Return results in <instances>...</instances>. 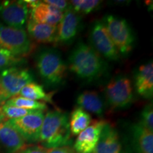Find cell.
Segmentation results:
<instances>
[{"mask_svg": "<svg viewBox=\"0 0 153 153\" xmlns=\"http://www.w3.org/2000/svg\"><path fill=\"white\" fill-rule=\"evenodd\" d=\"M26 63V57L17 56L0 48V71L13 67H21Z\"/></svg>", "mask_w": 153, "mask_h": 153, "instance_id": "24", "label": "cell"}, {"mask_svg": "<svg viewBox=\"0 0 153 153\" xmlns=\"http://www.w3.org/2000/svg\"><path fill=\"white\" fill-rule=\"evenodd\" d=\"M89 40L91 46L104 59L114 62L120 59V53L111 39L102 20H97L93 23Z\"/></svg>", "mask_w": 153, "mask_h": 153, "instance_id": "9", "label": "cell"}, {"mask_svg": "<svg viewBox=\"0 0 153 153\" xmlns=\"http://www.w3.org/2000/svg\"><path fill=\"white\" fill-rule=\"evenodd\" d=\"M0 18L8 26L24 28L29 18V8L25 1H0Z\"/></svg>", "mask_w": 153, "mask_h": 153, "instance_id": "11", "label": "cell"}, {"mask_svg": "<svg viewBox=\"0 0 153 153\" xmlns=\"http://www.w3.org/2000/svg\"><path fill=\"white\" fill-rule=\"evenodd\" d=\"M26 24L27 33L30 40L43 44L56 43L57 26L36 22L29 18Z\"/></svg>", "mask_w": 153, "mask_h": 153, "instance_id": "18", "label": "cell"}, {"mask_svg": "<svg viewBox=\"0 0 153 153\" xmlns=\"http://www.w3.org/2000/svg\"><path fill=\"white\" fill-rule=\"evenodd\" d=\"M105 98L112 110H123L133 102V87L131 80L123 74L115 76L105 87Z\"/></svg>", "mask_w": 153, "mask_h": 153, "instance_id": "4", "label": "cell"}, {"mask_svg": "<svg viewBox=\"0 0 153 153\" xmlns=\"http://www.w3.org/2000/svg\"><path fill=\"white\" fill-rule=\"evenodd\" d=\"M55 92H45L43 87L36 82L28 84L22 88L18 96L33 101H43V102L53 104V96Z\"/></svg>", "mask_w": 153, "mask_h": 153, "instance_id": "21", "label": "cell"}, {"mask_svg": "<svg viewBox=\"0 0 153 153\" xmlns=\"http://www.w3.org/2000/svg\"><path fill=\"white\" fill-rule=\"evenodd\" d=\"M106 121L94 120L85 130L77 135L73 149L76 153H93Z\"/></svg>", "mask_w": 153, "mask_h": 153, "instance_id": "14", "label": "cell"}, {"mask_svg": "<svg viewBox=\"0 0 153 153\" xmlns=\"http://www.w3.org/2000/svg\"><path fill=\"white\" fill-rule=\"evenodd\" d=\"M139 123L149 131L153 132V108L152 103L146 105L142 110Z\"/></svg>", "mask_w": 153, "mask_h": 153, "instance_id": "25", "label": "cell"}, {"mask_svg": "<svg viewBox=\"0 0 153 153\" xmlns=\"http://www.w3.org/2000/svg\"><path fill=\"white\" fill-rule=\"evenodd\" d=\"M43 1L48 4H51L53 7L62 11V12H64L66 9L69 8V1H64V0H45Z\"/></svg>", "mask_w": 153, "mask_h": 153, "instance_id": "27", "label": "cell"}, {"mask_svg": "<svg viewBox=\"0 0 153 153\" xmlns=\"http://www.w3.org/2000/svg\"><path fill=\"white\" fill-rule=\"evenodd\" d=\"M123 145L126 153H153V132L139 122L127 127Z\"/></svg>", "mask_w": 153, "mask_h": 153, "instance_id": "7", "label": "cell"}, {"mask_svg": "<svg viewBox=\"0 0 153 153\" xmlns=\"http://www.w3.org/2000/svg\"><path fill=\"white\" fill-rule=\"evenodd\" d=\"M0 48L17 56L26 57L35 49L24 28H17L0 24Z\"/></svg>", "mask_w": 153, "mask_h": 153, "instance_id": "6", "label": "cell"}, {"mask_svg": "<svg viewBox=\"0 0 153 153\" xmlns=\"http://www.w3.org/2000/svg\"><path fill=\"white\" fill-rule=\"evenodd\" d=\"M29 8V19L34 22L57 26L62 18L63 12L43 1L25 0Z\"/></svg>", "mask_w": 153, "mask_h": 153, "instance_id": "13", "label": "cell"}, {"mask_svg": "<svg viewBox=\"0 0 153 153\" xmlns=\"http://www.w3.org/2000/svg\"><path fill=\"white\" fill-rule=\"evenodd\" d=\"M4 104L28 110L45 111L48 108L45 102L30 100V99L24 98L20 96H15V97L9 98L5 101Z\"/></svg>", "mask_w": 153, "mask_h": 153, "instance_id": "22", "label": "cell"}, {"mask_svg": "<svg viewBox=\"0 0 153 153\" xmlns=\"http://www.w3.org/2000/svg\"><path fill=\"white\" fill-rule=\"evenodd\" d=\"M134 86L138 95L145 99H151L153 95L152 61L140 65L134 76Z\"/></svg>", "mask_w": 153, "mask_h": 153, "instance_id": "16", "label": "cell"}, {"mask_svg": "<svg viewBox=\"0 0 153 153\" xmlns=\"http://www.w3.org/2000/svg\"><path fill=\"white\" fill-rule=\"evenodd\" d=\"M44 111H37L22 118L4 122L11 126L22 135L25 142L36 143L39 140L40 133L44 118Z\"/></svg>", "mask_w": 153, "mask_h": 153, "instance_id": "10", "label": "cell"}, {"mask_svg": "<svg viewBox=\"0 0 153 153\" xmlns=\"http://www.w3.org/2000/svg\"><path fill=\"white\" fill-rule=\"evenodd\" d=\"M102 1L99 0H72L69 1V7L79 14H88L98 9Z\"/></svg>", "mask_w": 153, "mask_h": 153, "instance_id": "23", "label": "cell"}, {"mask_svg": "<svg viewBox=\"0 0 153 153\" xmlns=\"http://www.w3.org/2000/svg\"><path fill=\"white\" fill-rule=\"evenodd\" d=\"M48 153H76L71 146H65L61 148L47 149Z\"/></svg>", "mask_w": 153, "mask_h": 153, "instance_id": "28", "label": "cell"}, {"mask_svg": "<svg viewBox=\"0 0 153 153\" xmlns=\"http://www.w3.org/2000/svg\"><path fill=\"white\" fill-rule=\"evenodd\" d=\"M16 153H48L47 149L41 145H25Z\"/></svg>", "mask_w": 153, "mask_h": 153, "instance_id": "26", "label": "cell"}, {"mask_svg": "<svg viewBox=\"0 0 153 153\" xmlns=\"http://www.w3.org/2000/svg\"><path fill=\"white\" fill-rule=\"evenodd\" d=\"M93 153H126L120 134L112 124L105 123Z\"/></svg>", "mask_w": 153, "mask_h": 153, "instance_id": "15", "label": "cell"}, {"mask_svg": "<svg viewBox=\"0 0 153 153\" xmlns=\"http://www.w3.org/2000/svg\"><path fill=\"white\" fill-rule=\"evenodd\" d=\"M78 107L85 111L102 117L104 114L106 104L102 97L95 91H85L77 96Z\"/></svg>", "mask_w": 153, "mask_h": 153, "instance_id": "19", "label": "cell"}, {"mask_svg": "<svg viewBox=\"0 0 153 153\" xmlns=\"http://www.w3.org/2000/svg\"><path fill=\"white\" fill-rule=\"evenodd\" d=\"M102 21L120 55H128L133 50L135 37L127 21L111 14L106 15Z\"/></svg>", "mask_w": 153, "mask_h": 153, "instance_id": "5", "label": "cell"}, {"mask_svg": "<svg viewBox=\"0 0 153 153\" xmlns=\"http://www.w3.org/2000/svg\"><path fill=\"white\" fill-rule=\"evenodd\" d=\"M38 142L46 149L70 146L72 140L68 113L61 109L48 111L44 116Z\"/></svg>", "mask_w": 153, "mask_h": 153, "instance_id": "2", "label": "cell"}, {"mask_svg": "<svg viewBox=\"0 0 153 153\" xmlns=\"http://www.w3.org/2000/svg\"><path fill=\"white\" fill-rule=\"evenodd\" d=\"M91 123V115L79 107H76L69 118L70 133L72 135H78L87 128Z\"/></svg>", "mask_w": 153, "mask_h": 153, "instance_id": "20", "label": "cell"}, {"mask_svg": "<svg viewBox=\"0 0 153 153\" xmlns=\"http://www.w3.org/2000/svg\"><path fill=\"white\" fill-rule=\"evenodd\" d=\"M7 100V97H6L4 91L2 87H1V84H0V105L4 104V102Z\"/></svg>", "mask_w": 153, "mask_h": 153, "instance_id": "29", "label": "cell"}, {"mask_svg": "<svg viewBox=\"0 0 153 153\" xmlns=\"http://www.w3.org/2000/svg\"><path fill=\"white\" fill-rule=\"evenodd\" d=\"M33 80V74L28 68L13 67L0 72V84L7 99L18 96L22 88Z\"/></svg>", "mask_w": 153, "mask_h": 153, "instance_id": "8", "label": "cell"}, {"mask_svg": "<svg viewBox=\"0 0 153 153\" xmlns=\"http://www.w3.org/2000/svg\"><path fill=\"white\" fill-rule=\"evenodd\" d=\"M68 68L78 78L91 82L104 76L108 65L90 45L79 41L69 55Z\"/></svg>", "mask_w": 153, "mask_h": 153, "instance_id": "1", "label": "cell"}, {"mask_svg": "<svg viewBox=\"0 0 153 153\" xmlns=\"http://www.w3.org/2000/svg\"><path fill=\"white\" fill-rule=\"evenodd\" d=\"M26 142L14 128L6 123H0V153H16Z\"/></svg>", "mask_w": 153, "mask_h": 153, "instance_id": "17", "label": "cell"}, {"mask_svg": "<svg viewBox=\"0 0 153 153\" xmlns=\"http://www.w3.org/2000/svg\"><path fill=\"white\" fill-rule=\"evenodd\" d=\"M82 15L69 7L63 12L62 18L57 26L56 43L58 45H69L74 41L82 26Z\"/></svg>", "mask_w": 153, "mask_h": 153, "instance_id": "12", "label": "cell"}, {"mask_svg": "<svg viewBox=\"0 0 153 153\" xmlns=\"http://www.w3.org/2000/svg\"><path fill=\"white\" fill-rule=\"evenodd\" d=\"M35 62L38 73L47 87L54 89L65 83L68 65L57 50L42 48L36 53Z\"/></svg>", "mask_w": 153, "mask_h": 153, "instance_id": "3", "label": "cell"}]
</instances>
